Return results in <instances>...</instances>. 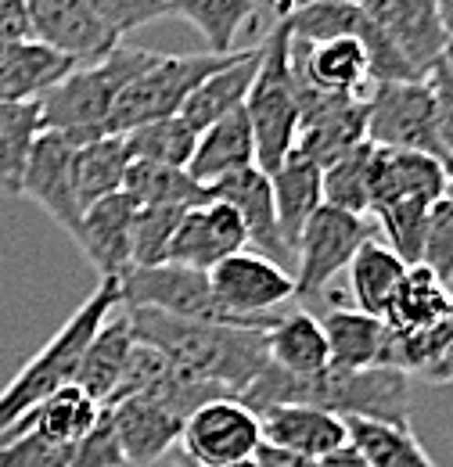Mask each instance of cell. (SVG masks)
<instances>
[{"mask_svg":"<svg viewBox=\"0 0 453 467\" xmlns=\"http://www.w3.org/2000/svg\"><path fill=\"white\" fill-rule=\"evenodd\" d=\"M259 44H263V40H259ZM259 44L237 51L224 68H216L213 76H205V79L195 87V94H191L187 105L180 109V116L187 119L195 130H205V126H213L216 119L230 116L234 109H245V98H248L252 79H256V72H259V55H263Z\"/></svg>","mask_w":453,"mask_h":467,"instance_id":"obj_25","label":"cell"},{"mask_svg":"<svg viewBox=\"0 0 453 467\" xmlns=\"http://www.w3.org/2000/svg\"><path fill=\"white\" fill-rule=\"evenodd\" d=\"M237 467H259L256 461H245V464H237Z\"/></svg>","mask_w":453,"mask_h":467,"instance_id":"obj_53","label":"cell"},{"mask_svg":"<svg viewBox=\"0 0 453 467\" xmlns=\"http://www.w3.org/2000/svg\"><path fill=\"white\" fill-rule=\"evenodd\" d=\"M137 202L126 191H115L109 198L94 202L83 213V223L76 234V244L83 248L87 263L105 277H122L130 270V231H133Z\"/></svg>","mask_w":453,"mask_h":467,"instance_id":"obj_20","label":"cell"},{"mask_svg":"<svg viewBox=\"0 0 453 467\" xmlns=\"http://www.w3.org/2000/svg\"><path fill=\"white\" fill-rule=\"evenodd\" d=\"M130 151L122 137H98L76 148L72 155V180H76V198L83 205V213L109 198L115 191H122V176L130 170Z\"/></svg>","mask_w":453,"mask_h":467,"instance_id":"obj_34","label":"cell"},{"mask_svg":"<svg viewBox=\"0 0 453 467\" xmlns=\"http://www.w3.org/2000/svg\"><path fill=\"white\" fill-rule=\"evenodd\" d=\"M349 270V288L356 298V309L363 313H374V317H385L393 295L399 292L403 277H406V263L399 259L389 244H382L378 237H371L356 255L353 263L345 266Z\"/></svg>","mask_w":453,"mask_h":467,"instance_id":"obj_32","label":"cell"},{"mask_svg":"<svg viewBox=\"0 0 453 467\" xmlns=\"http://www.w3.org/2000/svg\"><path fill=\"white\" fill-rule=\"evenodd\" d=\"M259 467H321V461L313 457H302V453H291V450H278V446H259L256 457H252Z\"/></svg>","mask_w":453,"mask_h":467,"instance_id":"obj_47","label":"cell"},{"mask_svg":"<svg viewBox=\"0 0 453 467\" xmlns=\"http://www.w3.org/2000/svg\"><path fill=\"white\" fill-rule=\"evenodd\" d=\"M133 327H130V317H126V309L119 306L109 313V320L94 331V338L87 342V349H83V359H79V370H76V385L90 396V400H98L101 407L109 403L115 396V389H119V378H122V370H126V359H130V352H133Z\"/></svg>","mask_w":453,"mask_h":467,"instance_id":"obj_26","label":"cell"},{"mask_svg":"<svg viewBox=\"0 0 453 467\" xmlns=\"http://www.w3.org/2000/svg\"><path fill=\"white\" fill-rule=\"evenodd\" d=\"M421 266H428L443 285L453 288V198L450 194H443V198L428 209Z\"/></svg>","mask_w":453,"mask_h":467,"instance_id":"obj_41","label":"cell"},{"mask_svg":"<svg viewBox=\"0 0 453 467\" xmlns=\"http://www.w3.org/2000/svg\"><path fill=\"white\" fill-rule=\"evenodd\" d=\"M321 467H371V461L353 446V442H345L342 450H335V453H328L324 461H321Z\"/></svg>","mask_w":453,"mask_h":467,"instance_id":"obj_48","label":"cell"},{"mask_svg":"<svg viewBox=\"0 0 453 467\" xmlns=\"http://www.w3.org/2000/svg\"><path fill=\"white\" fill-rule=\"evenodd\" d=\"M291 68L295 79L328 94H349L367 98L374 90L371 61L360 36H335V40H291Z\"/></svg>","mask_w":453,"mask_h":467,"instance_id":"obj_17","label":"cell"},{"mask_svg":"<svg viewBox=\"0 0 453 467\" xmlns=\"http://www.w3.org/2000/svg\"><path fill=\"white\" fill-rule=\"evenodd\" d=\"M170 15L191 22L213 55H234L241 33H270L256 11V0H170Z\"/></svg>","mask_w":453,"mask_h":467,"instance_id":"obj_28","label":"cell"},{"mask_svg":"<svg viewBox=\"0 0 453 467\" xmlns=\"http://www.w3.org/2000/svg\"><path fill=\"white\" fill-rule=\"evenodd\" d=\"M76 140H68L65 133L44 130L33 144L26 180H22V198L37 202L61 231L76 241L79 223H83V205L76 198V180H72V155H76Z\"/></svg>","mask_w":453,"mask_h":467,"instance_id":"obj_13","label":"cell"},{"mask_svg":"<svg viewBox=\"0 0 453 467\" xmlns=\"http://www.w3.org/2000/svg\"><path fill=\"white\" fill-rule=\"evenodd\" d=\"M241 403L263 407H321L339 417H360V420H382L410 428V374L399 367H324L317 374H288L281 367L267 363V370L237 396Z\"/></svg>","mask_w":453,"mask_h":467,"instance_id":"obj_2","label":"cell"},{"mask_svg":"<svg viewBox=\"0 0 453 467\" xmlns=\"http://www.w3.org/2000/svg\"><path fill=\"white\" fill-rule=\"evenodd\" d=\"M44 133L40 101H11L0 105V191L22 198V180L33 155L37 137Z\"/></svg>","mask_w":453,"mask_h":467,"instance_id":"obj_33","label":"cell"},{"mask_svg":"<svg viewBox=\"0 0 453 467\" xmlns=\"http://www.w3.org/2000/svg\"><path fill=\"white\" fill-rule=\"evenodd\" d=\"M122 140H126L130 159H137V162H159V166L187 170L195 144H198V130L184 116H170L122 133Z\"/></svg>","mask_w":453,"mask_h":467,"instance_id":"obj_36","label":"cell"},{"mask_svg":"<svg viewBox=\"0 0 453 467\" xmlns=\"http://www.w3.org/2000/svg\"><path fill=\"white\" fill-rule=\"evenodd\" d=\"M122 288V306L130 309H155L184 320H220V324H259V320H234L226 317L209 288V270H191L176 263H159V266H133L119 277Z\"/></svg>","mask_w":453,"mask_h":467,"instance_id":"obj_9","label":"cell"},{"mask_svg":"<svg viewBox=\"0 0 453 467\" xmlns=\"http://www.w3.org/2000/svg\"><path fill=\"white\" fill-rule=\"evenodd\" d=\"M234 55H213V51H202V55H159L152 68H144L115 98L109 133L122 137V133H130V130H137L144 122L180 116V109L187 105V98L195 94V87L205 76H213L216 68H224Z\"/></svg>","mask_w":453,"mask_h":467,"instance_id":"obj_6","label":"cell"},{"mask_svg":"<svg viewBox=\"0 0 453 467\" xmlns=\"http://www.w3.org/2000/svg\"><path fill=\"white\" fill-rule=\"evenodd\" d=\"M245 244H248V234H245L237 209L213 198V202L195 205L180 216L166 263L191 266V270H213L220 259L241 252Z\"/></svg>","mask_w":453,"mask_h":467,"instance_id":"obj_16","label":"cell"},{"mask_svg":"<svg viewBox=\"0 0 453 467\" xmlns=\"http://www.w3.org/2000/svg\"><path fill=\"white\" fill-rule=\"evenodd\" d=\"M360 4H367V0H360Z\"/></svg>","mask_w":453,"mask_h":467,"instance_id":"obj_54","label":"cell"},{"mask_svg":"<svg viewBox=\"0 0 453 467\" xmlns=\"http://www.w3.org/2000/svg\"><path fill=\"white\" fill-rule=\"evenodd\" d=\"M72 68H76V61L58 55L55 47H47L33 36L0 44V105L40 101Z\"/></svg>","mask_w":453,"mask_h":467,"instance_id":"obj_21","label":"cell"},{"mask_svg":"<svg viewBox=\"0 0 453 467\" xmlns=\"http://www.w3.org/2000/svg\"><path fill=\"white\" fill-rule=\"evenodd\" d=\"M428 209L432 205H385V209L374 213L378 234H385V244L396 252L406 266H417L421 263Z\"/></svg>","mask_w":453,"mask_h":467,"instance_id":"obj_40","label":"cell"},{"mask_svg":"<svg viewBox=\"0 0 453 467\" xmlns=\"http://www.w3.org/2000/svg\"><path fill=\"white\" fill-rule=\"evenodd\" d=\"M274 183V205H278V223H281L284 244L295 255L299 234L310 223V216L324 205V170L302 155L299 148H291V155L270 173Z\"/></svg>","mask_w":453,"mask_h":467,"instance_id":"obj_23","label":"cell"},{"mask_svg":"<svg viewBox=\"0 0 453 467\" xmlns=\"http://www.w3.org/2000/svg\"><path fill=\"white\" fill-rule=\"evenodd\" d=\"M367 22V7L360 0H302L288 18L291 40H335V36H360Z\"/></svg>","mask_w":453,"mask_h":467,"instance_id":"obj_37","label":"cell"},{"mask_svg":"<svg viewBox=\"0 0 453 467\" xmlns=\"http://www.w3.org/2000/svg\"><path fill=\"white\" fill-rule=\"evenodd\" d=\"M72 467H126L119 435H115V420L109 407H101L98 424L72 446Z\"/></svg>","mask_w":453,"mask_h":467,"instance_id":"obj_43","label":"cell"},{"mask_svg":"<svg viewBox=\"0 0 453 467\" xmlns=\"http://www.w3.org/2000/svg\"><path fill=\"white\" fill-rule=\"evenodd\" d=\"M137 342H148L170 359L176 370L220 385L230 396H241L270 363L267 331L278 320L259 324H220V320H184L155 309L122 306Z\"/></svg>","mask_w":453,"mask_h":467,"instance_id":"obj_1","label":"cell"},{"mask_svg":"<svg viewBox=\"0 0 453 467\" xmlns=\"http://www.w3.org/2000/svg\"><path fill=\"white\" fill-rule=\"evenodd\" d=\"M367 140L378 148L425 151L453 170V159L439 140L436 98L428 79L374 83V90L367 94Z\"/></svg>","mask_w":453,"mask_h":467,"instance_id":"obj_7","label":"cell"},{"mask_svg":"<svg viewBox=\"0 0 453 467\" xmlns=\"http://www.w3.org/2000/svg\"><path fill=\"white\" fill-rule=\"evenodd\" d=\"M122 191L141 205V209H195L213 202L209 187L198 183L187 170L176 166H159V162H130V170L122 176Z\"/></svg>","mask_w":453,"mask_h":467,"instance_id":"obj_31","label":"cell"},{"mask_svg":"<svg viewBox=\"0 0 453 467\" xmlns=\"http://www.w3.org/2000/svg\"><path fill=\"white\" fill-rule=\"evenodd\" d=\"M447 194L453 198V170H450V183H447Z\"/></svg>","mask_w":453,"mask_h":467,"instance_id":"obj_51","label":"cell"},{"mask_svg":"<svg viewBox=\"0 0 453 467\" xmlns=\"http://www.w3.org/2000/svg\"><path fill=\"white\" fill-rule=\"evenodd\" d=\"M176 467H202V464H195V461H187V457H180V461H176Z\"/></svg>","mask_w":453,"mask_h":467,"instance_id":"obj_50","label":"cell"},{"mask_svg":"<svg viewBox=\"0 0 453 467\" xmlns=\"http://www.w3.org/2000/svg\"><path fill=\"white\" fill-rule=\"evenodd\" d=\"M450 166L425 151H371V216L385 205H436L447 194Z\"/></svg>","mask_w":453,"mask_h":467,"instance_id":"obj_15","label":"cell"},{"mask_svg":"<svg viewBox=\"0 0 453 467\" xmlns=\"http://www.w3.org/2000/svg\"><path fill=\"white\" fill-rule=\"evenodd\" d=\"M98 417H101V403L90 400L76 381H68V385L58 389L55 396H47L44 403H37L26 417H18L0 439L18 435V431H37V435H44L51 442L76 446L98 424Z\"/></svg>","mask_w":453,"mask_h":467,"instance_id":"obj_27","label":"cell"},{"mask_svg":"<svg viewBox=\"0 0 453 467\" xmlns=\"http://www.w3.org/2000/svg\"><path fill=\"white\" fill-rule=\"evenodd\" d=\"M159 58V51L115 44L112 51L94 65H76L61 83H55L44 98V130L65 133L76 144L112 137L109 119H112L115 98Z\"/></svg>","mask_w":453,"mask_h":467,"instance_id":"obj_3","label":"cell"},{"mask_svg":"<svg viewBox=\"0 0 453 467\" xmlns=\"http://www.w3.org/2000/svg\"><path fill=\"white\" fill-rule=\"evenodd\" d=\"M259 428H263L267 446L291 450V453H302L313 461H324L328 453H335L349 442L345 417L328 413L321 407H302V403L263 407L259 410Z\"/></svg>","mask_w":453,"mask_h":467,"instance_id":"obj_19","label":"cell"},{"mask_svg":"<svg viewBox=\"0 0 453 467\" xmlns=\"http://www.w3.org/2000/svg\"><path fill=\"white\" fill-rule=\"evenodd\" d=\"M432 98H436V122H439V140L447 148V155L453 159V65L447 58L439 61L428 76Z\"/></svg>","mask_w":453,"mask_h":467,"instance_id":"obj_45","label":"cell"},{"mask_svg":"<svg viewBox=\"0 0 453 467\" xmlns=\"http://www.w3.org/2000/svg\"><path fill=\"white\" fill-rule=\"evenodd\" d=\"M248 166H256V137H252V122H248L245 109H234L230 116L198 130V144H195V155L187 166V173L198 183L213 187Z\"/></svg>","mask_w":453,"mask_h":467,"instance_id":"obj_22","label":"cell"},{"mask_svg":"<svg viewBox=\"0 0 453 467\" xmlns=\"http://www.w3.org/2000/svg\"><path fill=\"white\" fill-rule=\"evenodd\" d=\"M29 15V36L55 47L76 65L101 61L115 44H122L98 18L90 0H22Z\"/></svg>","mask_w":453,"mask_h":467,"instance_id":"obj_12","label":"cell"},{"mask_svg":"<svg viewBox=\"0 0 453 467\" xmlns=\"http://www.w3.org/2000/svg\"><path fill=\"white\" fill-rule=\"evenodd\" d=\"M259 72L252 79V90L245 98V112L256 137V166L263 173H274L291 155L299 140V87L291 68V33L278 22L263 36Z\"/></svg>","mask_w":453,"mask_h":467,"instance_id":"obj_5","label":"cell"},{"mask_svg":"<svg viewBox=\"0 0 453 467\" xmlns=\"http://www.w3.org/2000/svg\"><path fill=\"white\" fill-rule=\"evenodd\" d=\"M439 11H443V22H447V33L453 40V0H439Z\"/></svg>","mask_w":453,"mask_h":467,"instance_id":"obj_49","label":"cell"},{"mask_svg":"<svg viewBox=\"0 0 453 467\" xmlns=\"http://www.w3.org/2000/svg\"><path fill=\"white\" fill-rule=\"evenodd\" d=\"M371 151L374 144L363 140L353 151H345L342 159L324 166V202L356 213V216H371Z\"/></svg>","mask_w":453,"mask_h":467,"instance_id":"obj_38","label":"cell"},{"mask_svg":"<svg viewBox=\"0 0 453 467\" xmlns=\"http://www.w3.org/2000/svg\"><path fill=\"white\" fill-rule=\"evenodd\" d=\"M0 467H72V446L51 442L37 431L0 439Z\"/></svg>","mask_w":453,"mask_h":467,"instance_id":"obj_42","label":"cell"},{"mask_svg":"<svg viewBox=\"0 0 453 467\" xmlns=\"http://www.w3.org/2000/svg\"><path fill=\"white\" fill-rule=\"evenodd\" d=\"M345 428H349V442L371 461V467H436L410 428L360 420V417H345Z\"/></svg>","mask_w":453,"mask_h":467,"instance_id":"obj_35","label":"cell"},{"mask_svg":"<svg viewBox=\"0 0 453 467\" xmlns=\"http://www.w3.org/2000/svg\"><path fill=\"white\" fill-rule=\"evenodd\" d=\"M363 7L421 79L447 58L450 33L439 0H367Z\"/></svg>","mask_w":453,"mask_h":467,"instance_id":"obj_14","label":"cell"},{"mask_svg":"<svg viewBox=\"0 0 453 467\" xmlns=\"http://www.w3.org/2000/svg\"><path fill=\"white\" fill-rule=\"evenodd\" d=\"M209 288L226 317L259 320V317H274L288 298H295V277L281 263L241 248L209 270Z\"/></svg>","mask_w":453,"mask_h":467,"instance_id":"obj_11","label":"cell"},{"mask_svg":"<svg viewBox=\"0 0 453 467\" xmlns=\"http://www.w3.org/2000/svg\"><path fill=\"white\" fill-rule=\"evenodd\" d=\"M453 313V288L443 285L428 266H410L399 292L393 295L389 309H385V324L389 331H421L428 324H439L443 317Z\"/></svg>","mask_w":453,"mask_h":467,"instance_id":"obj_30","label":"cell"},{"mask_svg":"<svg viewBox=\"0 0 453 467\" xmlns=\"http://www.w3.org/2000/svg\"><path fill=\"white\" fill-rule=\"evenodd\" d=\"M90 7L98 11V18L112 29L119 40L126 33L170 15V0H90Z\"/></svg>","mask_w":453,"mask_h":467,"instance_id":"obj_44","label":"cell"},{"mask_svg":"<svg viewBox=\"0 0 453 467\" xmlns=\"http://www.w3.org/2000/svg\"><path fill=\"white\" fill-rule=\"evenodd\" d=\"M209 194L237 209V216H241V223H245V234H248V244H252L259 255H267V259H274V263H281V266H295V255H291V248L284 244L281 223H278V205H274L270 173H263L259 166H248V170H241V173L213 183Z\"/></svg>","mask_w":453,"mask_h":467,"instance_id":"obj_18","label":"cell"},{"mask_svg":"<svg viewBox=\"0 0 453 467\" xmlns=\"http://www.w3.org/2000/svg\"><path fill=\"white\" fill-rule=\"evenodd\" d=\"M184 457L202 467H237L263 446L259 413L237 396H216L195 410L180 435Z\"/></svg>","mask_w":453,"mask_h":467,"instance_id":"obj_10","label":"cell"},{"mask_svg":"<svg viewBox=\"0 0 453 467\" xmlns=\"http://www.w3.org/2000/svg\"><path fill=\"white\" fill-rule=\"evenodd\" d=\"M447 61L453 65V40H450V47H447Z\"/></svg>","mask_w":453,"mask_h":467,"instance_id":"obj_52","label":"cell"},{"mask_svg":"<svg viewBox=\"0 0 453 467\" xmlns=\"http://www.w3.org/2000/svg\"><path fill=\"white\" fill-rule=\"evenodd\" d=\"M187 209H141L133 216V231H130V270L133 266H159L170 255V241L176 234V223Z\"/></svg>","mask_w":453,"mask_h":467,"instance_id":"obj_39","label":"cell"},{"mask_svg":"<svg viewBox=\"0 0 453 467\" xmlns=\"http://www.w3.org/2000/svg\"><path fill=\"white\" fill-rule=\"evenodd\" d=\"M29 36V15L22 0H0V44Z\"/></svg>","mask_w":453,"mask_h":467,"instance_id":"obj_46","label":"cell"},{"mask_svg":"<svg viewBox=\"0 0 453 467\" xmlns=\"http://www.w3.org/2000/svg\"><path fill=\"white\" fill-rule=\"evenodd\" d=\"M378 237L374 220L367 216H356V213H345L335 205H321L310 223L299 234V244H295V295L302 298H313L321 295L335 274L345 270L353 263V255L371 241Z\"/></svg>","mask_w":453,"mask_h":467,"instance_id":"obj_8","label":"cell"},{"mask_svg":"<svg viewBox=\"0 0 453 467\" xmlns=\"http://www.w3.org/2000/svg\"><path fill=\"white\" fill-rule=\"evenodd\" d=\"M267 349H270V363L288 374H317V370L332 367L321 317H313L306 309L278 313V320L267 331Z\"/></svg>","mask_w":453,"mask_h":467,"instance_id":"obj_29","label":"cell"},{"mask_svg":"<svg viewBox=\"0 0 453 467\" xmlns=\"http://www.w3.org/2000/svg\"><path fill=\"white\" fill-rule=\"evenodd\" d=\"M332 367H385V342H389V324L374 313H363L356 306H332L321 317Z\"/></svg>","mask_w":453,"mask_h":467,"instance_id":"obj_24","label":"cell"},{"mask_svg":"<svg viewBox=\"0 0 453 467\" xmlns=\"http://www.w3.org/2000/svg\"><path fill=\"white\" fill-rule=\"evenodd\" d=\"M122 306V288H119V277H105L98 285V292L90 295L58 331L55 338L37 352L11 381L7 389L0 392V435L18 420L26 417L37 403H44L47 396H55L61 385L76 381V370H79V359L87 342L94 338V331L109 320V313Z\"/></svg>","mask_w":453,"mask_h":467,"instance_id":"obj_4","label":"cell"}]
</instances>
